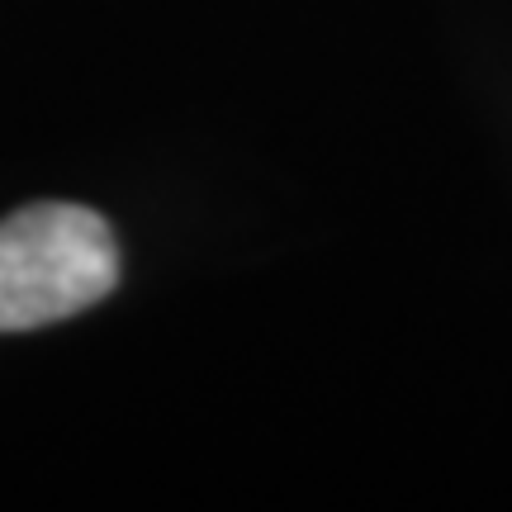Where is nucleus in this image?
Returning <instances> with one entry per match:
<instances>
[{"label": "nucleus", "instance_id": "nucleus-1", "mask_svg": "<svg viewBox=\"0 0 512 512\" xmlns=\"http://www.w3.org/2000/svg\"><path fill=\"white\" fill-rule=\"evenodd\" d=\"M119 285V242L86 204L43 200L0 219V332L76 318Z\"/></svg>", "mask_w": 512, "mask_h": 512}]
</instances>
